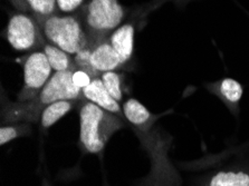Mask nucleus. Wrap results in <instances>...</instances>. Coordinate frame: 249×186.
<instances>
[{
	"label": "nucleus",
	"mask_w": 249,
	"mask_h": 186,
	"mask_svg": "<svg viewBox=\"0 0 249 186\" xmlns=\"http://www.w3.org/2000/svg\"><path fill=\"white\" fill-rule=\"evenodd\" d=\"M82 93L88 101L94 102L105 111L115 114V115L121 114L122 111L119 101H115L105 88L101 77L93 78L90 84L82 89Z\"/></svg>",
	"instance_id": "6e6552de"
},
{
	"label": "nucleus",
	"mask_w": 249,
	"mask_h": 186,
	"mask_svg": "<svg viewBox=\"0 0 249 186\" xmlns=\"http://www.w3.org/2000/svg\"><path fill=\"white\" fill-rule=\"evenodd\" d=\"M29 8L36 15V18H47L56 13V0H26Z\"/></svg>",
	"instance_id": "dca6fc26"
},
{
	"label": "nucleus",
	"mask_w": 249,
	"mask_h": 186,
	"mask_svg": "<svg viewBox=\"0 0 249 186\" xmlns=\"http://www.w3.org/2000/svg\"><path fill=\"white\" fill-rule=\"evenodd\" d=\"M122 125L115 114L105 111L94 102H85L80 109V137L83 147L89 153H100Z\"/></svg>",
	"instance_id": "f257e3e1"
},
{
	"label": "nucleus",
	"mask_w": 249,
	"mask_h": 186,
	"mask_svg": "<svg viewBox=\"0 0 249 186\" xmlns=\"http://www.w3.org/2000/svg\"><path fill=\"white\" fill-rule=\"evenodd\" d=\"M57 8L65 14H71L81 8L84 0H56Z\"/></svg>",
	"instance_id": "a211bd4d"
},
{
	"label": "nucleus",
	"mask_w": 249,
	"mask_h": 186,
	"mask_svg": "<svg viewBox=\"0 0 249 186\" xmlns=\"http://www.w3.org/2000/svg\"><path fill=\"white\" fill-rule=\"evenodd\" d=\"M40 26L36 18L26 14H15L7 26V40L15 51H27L41 44Z\"/></svg>",
	"instance_id": "39448f33"
},
{
	"label": "nucleus",
	"mask_w": 249,
	"mask_h": 186,
	"mask_svg": "<svg viewBox=\"0 0 249 186\" xmlns=\"http://www.w3.org/2000/svg\"><path fill=\"white\" fill-rule=\"evenodd\" d=\"M43 51L46 54L48 62L54 71H66L77 69L75 65L74 58H71L70 54L64 51L63 49L54 46L52 44H45Z\"/></svg>",
	"instance_id": "9b49d317"
},
{
	"label": "nucleus",
	"mask_w": 249,
	"mask_h": 186,
	"mask_svg": "<svg viewBox=\"0 0 249 186\" xmlns=\"http://www.w3.org/2000/svg\"><path fill=\"white\" fill-rule=\"evenodd\" d=\"M101 79L103 82L105 88L108 93H110L111 96L114 98L115 101L119 102L122 101L123 98V92H122V79H121V76L113 71H107V73H103L101 75Z\"/></svg>",
	"instance_id": "2eb2a0df"
},
{
	"label": "nucleus",
	"mask_w": 249,
	"mask_h": 186,
	"mask_svg": "<svg viewBox=\"0 0 249 186\" xmlns=\"http://www.w3.org/2000/svg\"><path fill=\"white\" fill-rule=\"evenodd\" d=\"M123 114L125 118L135 126H142L151 118V114L145 106L134 98H130L124 102Z\"/></svg>",
	"instance_id": "ddd939ff"
},
{
	"label": "nucleus",
	"mask_w": 249,
	"mask_h": 186,
	"mask_svg": "<svg viewBox=\"0 0 249 186\" xmlns=\"http://www.w3.org/2000/svg\"><path fill=\"white\" fill-rule=\"evenodd\" d=\"M73 108V101H59L52 102V104L45 106L40 115L41 126L48 128L70 113Z\"/></svg>",
	"instance_id": "f8f14e48"
},
{
	"label": "nucleus",
	"mask_w": 249,
	"mask_h": 186,
	"mask_svg": "<svg viewBox=\"0 0 249 186\" xmlns=\"http://www.w3.org/2000/svg\"><path fill=\"white\" fill-rule=\"evenodd\" d=\"M71 78H73V83L75 86H77L78 88H85L86 86H89L90 84V82H92V76H90L88 71L83 70V69H75L73 76H71Z\"/></svg>",
	"instance_id": "f3484780"
},
{
	"label": "nucleus",
	"mask_w": 249,
	"mask_h": 186,
	"mask_svg": "<svg viewBox=\"0 0 249 186\" xmlns=\"http://www.w3.org/2000/svg\"><path fill=\"white\" fill-rule=\"evenodd\" d=\"M89 62L93 78L99 77L107 71L118 69L123 65L122 60L108 41V38L92 45Z\"/></svg>",
	"instance_id": "0eeeda50"
},
{
	"label": "nucleus",
	"mask_w": 249,
	"mask_h": 186,
	"mask_svg": "<svg viewBox=\"0 0 249 186\" xmlns=\"http://www.w3.org/2000/svg\"><path fill=\"white\" fill-rule=\"evenodd\" d=\"M125 10L119 0H89L83 7L80 16L89 38V45L108 38L120 27Z\"/></svg>",
	"instance_id": "7ed1b4c3"
},
{
	"label": "nucleus",
	"mask_w": 249,
	"mask_h": 186,
	"mask_svg": "<svg viewBox=\"0 0 249 186\" xmlns=\"http://www.w3.org/2000/svg\"><path fill=\"white\" fill-rule=\"evenodd\" d=\"M108 41L116 54L122 60L123 65L131 59L134 48V27L131 24L121 25L110 36Z\"/></svg>",
	"instance_id": "1a4fd4ad"
},
{
	"label": "nucleus",
	"mask_w": 249,
	"mask_h": 186,
	"mask_svg": "<svg viewBox=\"0 0 249 186\" xmlns=\"http://www.w3.org/2000/svg\"><path fill=\"white\" fill-rule=\"evenodd\" d=\"M53 68L44 51H34L24 63V88L19 100L27 102L38 96L52 77Z\"/></svg>",
	"instance_id": "20e7f679"
},
{
	"label": "nucleus",
	"mask_w": 249,
	"mask_h": 186,
	"mask_svg": "<svg viewBox=\"0 0 249 186\" xmlns=\"http://www.w3.org/2000/svg\"><path fill=\"white\" fill-rule=\"evenodd\" d=\"M45 39L70 55H77L89 46V38L80 17L73 15H53L36 18Z\"/></svg>",
	"instance_id": "f03ea898"
},
{
	"label": "nucleus",
	"mask_w": 249,
	"mask_h": 186,
	"mask_svg": "<svg viewBox=\"0 0 249 186\" xmlns=\"http://www.w3.org/2000/svg\"><path fill=\"white\" fill-rule=\"evenodd\" d=\"M208 186H249V172L245 169H221L210 177Z\"/></svg>",
	"instance_id": "9d476101"
},
{
	"label": "nucleus",
	"mask_w": 249,
	"mask_h": 186,
	"mask_svg": "<svg viewBox=\"0 0 249 186\" xmlns=\"http://www.w3.org/2000/svg\"><path fill=\"white\" fill-rule=\"evenodd\" d=\"M74 70L55 71L52 75L50 81L40 90L38 96L36 97L37 105L47 106L52 102L59 101H77L83 96L82 89L74 85L73 76Z\"/></svg>",
	"instance_id": "423d86ee"
},
{
	"label": "nucleus",
	"mask_w": 249,
	"mask_h": 186,
	"mask_svg": "<svg viewBox=\"0 0 249 186\" xmlns=\"http://www.w3.org/2000/svg\"><path fill=\"white\" fill-rule=\"evenodd\" d=\"M218 93L226 102L236 105L243 97V86L232 78H225L218 85Z\"/></svg>",
	"instance_id": "4468645a"
},
{
	"label": "nucleus",
	"mask_w": 249,
	"mask_h": 186,
	"mask_svg": "<svg viewBox=\"0 0 249 186\" xmlns=\"http://www.w3.org/2000/svg\"><path fill=\"white\" fill-rule=\"evenodd\" d=\"M18 136V130L16 127L7 126L0 128V144L5 145V144L11 142Z\"/></svg>",
	"instance_id": "6ab92c4d"
}]
</instances>
